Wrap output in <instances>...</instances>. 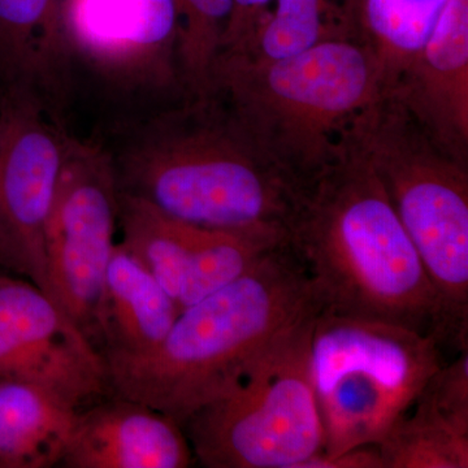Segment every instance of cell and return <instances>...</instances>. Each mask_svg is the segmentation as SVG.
<instances>
[{
  "label": "cell",
  "instance_id": "1",
  "mask_svg": "<svg viewBox=\"0 0 468 468\" xmlns=\"http://www.w3.org/2000/svg\"><path fill=\"white\" fill-rule=\"evenodd\" d=\"M322 313L301 261L282 243L239 280L181 311L153 351H101L111 390L183 428Z\"/></svg>",
  "mask_w": 468,
  "mask_h": 468
},
{
  "label": "cell",
  "instance_id": "4",
  "mask_svg": "<svg viewBox=\"0 0 468 468\" xmlns=\"http://www.w3.org/2000/svg\"><path fill=\"white\" fill-rule=\"evenodd\" d=\"M383 91L374 48L366 39H341L271 60L218 55L208 97L298 190L338 159L345 132Z\"/></svg>",
  "mask_w": 468,
  "mask_h": 468
},
{
  "label": "cell",
  "instance_id": "5",
  "mask_svg": "<svg viewBox=\"0 0 468 468\" xmlns=\"http://www.w3.org/2000/svg\"><path fill=\"white\" fill-rule=\"evenodd\" d=\"M344 138L377 172L423 263L436 295L433 340L442 350H468V163L387 94Z\"/></svg>",
  "mask_w": 468,
  "mask_h": 468
},
{
  "label": "cell",
  "instance_id": "11",
  "mask_svg": "<svg viewBox=\"0 0 468 468\" xmlns=\"http://www.w3.org/2000/svg\"><path fill=\"white\" fill-rule=\"evenodd\" d=\"M58 23L67 58L116 86L180 82L175 0H58Z\"/></svg>",
  "mask_w": 468,
  "mask_h": 468
},
{
  "label": "cell",
  "instance_id": "3",
  "mask_svg": "<svg viewBox=\"0 0 468 468\" xmlns=\"http://www.w3.org/2000/svg\"><path fill=\"white\" fill-rule=\"evenodd\" d=\"M112 160L119 189L169 217L286 241L297 190L215 97L163 113Z\"/></svg>",
  "mask_w": 468,
  "mask_h": 468
},
{
  "label": "cell",
  "instance_id": "20",
  "mask_svg": "<svg viewBox=\"0 0 468 468\" xmlns=\"http://www.w3.org/2000/svg\"><path fill=\"white\" fill-rule=\"evenodd\" d=\"M178 16L180 84L190 98L209 94L212 70L230 12V0H175Z\"/></svg>",
  "mask_w": 468,
  "mask_h": 468
},
{
  "label": "cell",
  "instance_id": "21",
  "mask_svg": "<svg viewBox=\"0 0 468 468\" xmlns=\"http://www.w3.org/2000/svg\"><path fill=\"white\" fill-rule=\"evenodd\" d=\"M378 448L384 468L468 467V436L410 411Z\"/></svg>",
  "mask_w": 468,
  "mask_h": 468
},
{
  "label": "cell",
  "instance_id": "10",
  "mask_svg": "<svg viewBox=\"0 0 468 468\" xmlns=\"http://www.w3.org/2000/svg\"><path fill=\"white\" fill-rule=\"evenodd\" d=\"M0 378L57 393L77 409L111 390L101 351L57 302L0 271Z\"/></svg>",
  "mask_w": 468,
  "mask_h": 468
},
{
  "label": "cell",
  "instance_id": "18",
  "mask_svg": "<svg viewBox=\"0 0 468 468\" xmlns=\"http://www.w3.org/2000/svg\"><path fill=\"white\" fill-rule=\"evenodd\" d=\"M341 39H365L362 0H275L248 50L237 54L271 60Z\"/></svg>",
  "mask_w": 468,
  "mask_h": 468
},
{
  "label": "cell",
  "instance_id": "22",
  "mask_svg": "<svg viewBox=\"0 0 468 468\" xmlns=\"http://www.w3.org/2000/svg\"><path fill=\"white\" fill-rule=\"evenodd\" d=\"M410 412L468 436V350L437 369Z\"/></svg>",
  "mask_w": 468,
  "mask_h": 468
},
{
  "label": "cell",
  "instance_id": "24",
  "mask_svg": "<svg viewBox=\"0 0 468 468\" xmlns=\"http://www.w3.org/2000/svg\"><path fill=\"white\" fill-rule=\"evenodd\" d=\"M314 468H384V464L378 445H365L319 462Z\"/></svg>",
  "mask_w": 468,
  "mask_h": 468
},
{
  "label": "cell",
  "instance_id": "2",
  "mask_svg": "<svg viewBox=\"0 0 468 468\" xmlns=\"http://www.w3.org/2000/svg\"><path fill=\"white\" fill-rule=\"evenodd\" d=\"M286 243L323 313L432 337L436 295L423 263L377 172L345 138L338 159L297 190Z\"/></svg>",
  "mask_w": 468,
  "mask_h": 468
},
{
  "label": "cell",
  "instance_id": "16",
  "mask_svg": "<svg viewBox=\"0 0 468 468\" xmlns=\"http://www.w3.org/2000/svg\"><path fill=\"white\" fill-rule=\"evenodd\" d=\"M79 411L38 385L0 378V468L60 464Z\"/></svg>",
  "mask_w": 468,
  "mask_h": 468
},
{
  "label": "cell",
  "instance_id": "9",
  "mask_svg": "<svg viewBox=\"0 0 468 468\" xmlns=\"http://www.w3.org/2000/svg\"><path fill=\"white\" fill-rule=\"evenodd\" d=\"M27 92L0 91V271L51 297L45 236L68 138Z\"/></svg>",
  "mask_w": 468,
  "mask_h": 468
},
{
  "label": "cell",
  "instance_id": "6",
  "mask_svg": "<svg viewBox=\"0 0 468 468\" xmlns=\"http://www.w3.org/2000/svg\"><path fill=\"white\" fill-rule=\"evenodd\" d=\"M309 362L324 451L302 468L358 446L378 445L443 365L441 347L431 335L328 313L313 323Z\"/></svg>",
  "mask_w": 468,
  "mask_h": 468
},
{
  "label": "cell",
  "instance_id": "13",
  "mask_svg": "<svg viewBox=\"0 0 468 468\" xmlns=\"http://www.w3.org/2000/svg\"><path fill=\"white\" fill-rule=\"evenodd\" d=\"M194 460L180 424L144 403L115 396L79 411L60 464L68 468H186Z\"/></svg>",
  "mask_w": 468,
  "mask_h": 468
},
{
  "label": "cell",
  "instance_id": "14",
  "mask_svg": "<svg viewBox=\"0 0 468 468\" xmlns=\"http://www.w3.org/2000/svg\"><path fill=\"white\" fill-rule=\"evenodd\" d=\"M180 315L177 304L122 242L111 254L98 316L103 351L149 353L165 340Z\"/></svg>",
  "mask_w": 468,
  "mask_h": 468
},
{
  "label": "cell",
  "instance_id": "19",
  "mask_svg": "<svg viewBox=\"0 0 468 468\" xmlns=\"http://www.w3.org/2000/svg\"><path fill=\"white\" fill-rule=\"evenodd\" d=\"M443 0H362L365 39L389 81L423 41Z\"/></svg>",
  "mask_w": 468,
  "mask_h": 468
},
{
  "label": "cell",
  "instance_id": "17",
  "mask_svg": "<svg viewBox=\"0 0 468 468\" xmlns=\"http://www.w3.org/2000/svg\"><path fill=\"white\" fill-rule=\"evenodd\" d=\"M117 224L122 229V245L177 304L198 255L202 227L169 217L150 202L120 189Z\"/></svg>",
  "mask_w": 468,
  "mask_h": 468
},
{
  "label": "cell",
  "instance_id": "7",
  "mask_svg": "<svg viewBox=\"0 0 468 468\" xmlns=\"http://www.w3.org/2000/svg\"><path fill=\"white\" fill-rule=\"evenodd\" d=\"M315 319L271 351L232 392L185 421V435L202 466L302 468L322 454L324 428L309 362Z\"/></svg>",
  "mask_w": 468,
  "mask_h": 468
},
{
  "label": "cell",
  "instance_id": "8",
  "mask_svg": "<svg viewBox=\"0 0 468 468\" xmlns=\"http://www.w3.org/2000/svg\"><path fill=\"white\" fill-rule=\"evenodd\" d=\"M115 165L106 151L68 138L46 227L52 300L90 340L98 338L104 275L117 226Z\"/></svg>",
  "mask_w": 468,
  "mask_h": 468
},
{
  "label": "cell",
  "instance_id": "23",
  "mask_svg": "<svg viewBox=\"0 0 468 468\" xmlns=\"http://www.w3.org/2000/svg\"><path fill=\"white\" fill-rule=\"evenodd\" d=\"M275 0H230L220 54H237L248 50Z\"/></svg>",
  "mask_w": 468,
  "mask_h": 468
},
{
  "label": "cell",
  "instance_id": "12",
  "mask_svg": "<svg viewBox=\"0 0 468 468\" xmlns=\"http://www.w3.org/2000/svg\"><path fill=\"white\" fill-rule=\"evenodd\" d=\"M383 94L468 163V0H443L423 41Z\"/></svg>",
  "mask_w": 468,
  "mask_h": 468
},
{
  "label": "cell",
  "instance_id": "15",
  "mask_svg": "<svg viewBox=\"0 0 468 468\" xmlns=\"http://www.w3.org/2000/svg\"><path fill=\"white\" fill-rule=\"evenodd\" d=\"M66 58L58 0H0V91L27 92L48 107Z\"/></svg>",
  "mask_w": 468,
  "mask_h": 468
}]
</instances>
